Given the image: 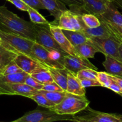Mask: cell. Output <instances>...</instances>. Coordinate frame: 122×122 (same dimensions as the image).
<instances>
[{
	"label": "cell",
	"mask_w": 122,
	"mask_h": 122,
	"mask_svg": "<svg viewBox=\"0 0 122 122\" xmlns=\"http://www.w3.org/2000/svg\"><path fill=\"white\" fill-rule=\"evenodd\" d=\"M36 27L37 24L26 21L5 6H0V29L35 42Z\"/></svg>",
	"instance_id": "obj_1"
},
{
	"label": "cell",
	"mask_w": 122,
	"mask_h": 122,
	"mask_svg": "<svg viewBox=\"0 0 122 122\" xmlns=\"http://www.w3.org/2000/svg\"><path fill=\"white\" fill-rule=\"evenodd\" d=\"M0 38L2 41V45L10 51L18 55L29 56L39 61L32 52V46L35 42L33 41L1 29H0Z\"/></svg>",
	"instance_id": "obj_2"
},
{
	"label": "cell",
	"mask_w": 122,
	"mask_h": 122,
	"mask_svg": "<svg viewBox=\"0 0 122 122\" xmlns=\"http://www.w3.org/2000/svg\"><path fill=\"white\" fill-rule=\"evenodd\" d=\"M89 104L86 96H79L67 92L60 103L49 109L62 115H75L85 110Z\"/></svg>",
	"instance_id": "obj_3"
},
{
	"label": "cell",
	"mask_w": 122,
	"mask_h": 122,
	"mask_svg": "<svg viewBox=\"0 0 122 122\" xmlns=\"http://www.w3.org/2000/svg\"><path fill=\"white\" fill-rule=\"evenodd\" d=\"M32 52L37 59L46 67L55 69H65L64 58L68 55L67 54L56 50H48L36 42L32 46Z\"/></svg>",
	"instance_id": "obj_4"
},
{
	"label": "cell",
	"mask_w": 122,
	"mask_h": 122,
	"mask_svg": "<svg viewBox=\"0 0 122 122\" xmlns=\"http://www.w3.org/2000/svg\"><path fill=\"white\" fill-rule=\"evenodd\" d=\"M74 115H62L53 111L35 110L26 113L14 122H54L70 121Z\"/></svg>",
	"instance_id": "obj_5"
},
{
	"label": "cell",
	"mask_w": 122,
	"mask_h": 122,
	"mask_svg": "<svg viewBox=\"0 0 122 122\" xmlns=\"http://www.w3.org/2000/svg\"><path fill=\"white\" fill-rule=\"evenodd\" d=\"M88 42L91 44L98 52H101L104 56L113 57L122 61L119 50L120 44L113 38H89Z\"/></svg>",
	"instance_id": "obj_6"
},
{
	"label": "cell",
	"mask_w": 122,
	"mask_h": 122,
	"mask_svg": "<svg viewBox=\"0 0 122 122\" xmlns=\"http://www.w3.org/2000/svg\"><path fill=\"white\" fill-rule=\"evenodd\" d=\"M85 114L73 116L70 122H122V116L110 113L94 110L87 107Z\"/></svg>",
	"instance_id": "obj_7"
},
{
	"label": "cell",
	"mask_w": 122,
	"mask_h": 122,
	"mask_svg": "<svg viewBox=\"0 0 122 122\" xmlns=\"http://www.w3.org/2000/svg\"><path fill=\"white\" fill-rule=\"evenodd\" d=\"M48 24L46 25L37 24V33L35 42L48 50H56L61 52L66 53L60 46L59 44L57 43L54 37L51 33Z\"/></svg>",
	"instance_id": "obj_8"
},
{
	"label": "cell",
	"mask_w": 122,
	"mask_h": 122,
	"mask_svg": "<svg viewBox=\"0 0 122 122\" xmlns=\"http://www.w3.org/2000/svg\"><path fill=\"white\" fill-rule=\"evenodd\" d=\"M57 26L62 30L81 31L85 26L82 21V15L67 10L61 15Z\"/></svg>",
	"instance_id": "obj_9"
},
{
	"label": "cell",
	"mask_w": 122,
	"mask_h": 122,
	"mask_svg": "<svg viewBox=\"0 0 122 122\" xmlns=\"http://www.w3.org/2000/svg\"><path fill=\"white\" fill-rule=\"evenodd\" d=\"M38 92V90L30 87L25 83H0V95H17L29 98Z\"/></svg>",
	"instance_id": "obj_10"
},
{
	"label": "cell",
	"mask_w": 122,
	"mask_h": 122,
	"mask_svg": "<svg viewBox=\"0 0 122 122\" xmlns=\"http://www.w3.org/2000/svg\"><path fill=\"white\" fill-rule=\"evenodd\" d=\"M64 66L66 70L76 75L79 71L83 69H92L98 70L97 68L87 58L74 57L69 55L64 57Z\"/></svg>",
	"instance_id": "obj_11"
},
{
	"label": "cell",
	"mask_w": 122,
	"mask_h": 122,
	"mask_svg": "<svg viewBox=\"0 0 122 122\" xmlns=\"http://www.w3.org/2000/svg\"><path fill=\"white\" fill-rule=\"evenodd\" d=\"M48 25L50 31L53 36L54 37L55 39L66 53H67L69 56L82 57L77 53L75 46L70 43L69 39L64 35L61 29L50 23H49Z\"/></svg>",
	"instance_id": "obj_12"
},
{
	"label": "cell",
	"mask_w": 122,
	"mask_h": 122,
	"mask_svg": "<svg viewBox=\"0 0 122 122\" xmlns=\"http://www.w3.org/2000/svg\"><path fill=\"white\" fill-rule=\"evenodd\" d=\"M14 61L24 72L29 75L33 73L39 68L46 67L39 61L23 54L17 55Z\"/></svg>",
	"instance_id": "obj_13"
},
{
	"label": "cell",
	"mask_w": 122,
	"mask_h": 122,
	"mask_svg": "<svg viewBox=\"0 0 122 122\" xmlns=\"http://www.w3.org/2000/svg\"><path fill=\"white\" fill-rule=\"evenodd\" d=\"M45 9L50 12V14L54 17V20L50 23L57 26L58 20L62 13L67 10L65 4L60 0H41Z\"/></svg>",
	"instance_id": "obj_14"
},
{
	"label": "cell",
	"mask_w": 122,
	"mask_h": 122,
	"mask_svg": "<svg viewBox=\"0 0 122 122\" xmlns=\"http://www.w3.org/2000/svg\"><path fill=\"white\" fill-rule=\"evenodd\" d=\"M97 16L101 21L122 25V14L117 9L113 1L108 4L104 13Z\"/></svg>",
	"instance_id": "obj_15"
},
{
	"label": "cell",
	"mask_w": 122,
	"mask_h": 122,
	"mask_svg": "<svg viewBox=\"0 0 122 122\" xmlns=\"http://www.w3.org/2000/svg\"><path fill=\"white\" fill-rule=\"evenodd\" d=\"M66 92L79 96H85V88L81 84V81L76 75L69 71L67 75V85Z\"/></svg>",
	"instance_id": "obj_16"
},
{
	"label": "cell",
	"mask_w": 122,
	"mask_h": 122,
	"mask_svg": "<svg viewBox=\"0 0 122 122\" xmlns=\"http://www.w3.org/2000/svg\"><path fill=\"white\" fill-rule=\"evenodd\" d=\"M101 26L95 28H88L85 26L80 32H82L88 38H113L112 32L106 26L105 23L101 21ZM114 39V38H113Z\"/></svg>",
	"instance_id": "obj_17"
},
{
	"label": "cell",
	"mask_w": 122,
	"mask_h": 122,
	"mask_svg": "<svg viewBox=\"0 0 122 122\" xmlns=\"http://www.w3.org/2000/svg\"><path fill=\"white\" fill-rule=\"evenodd\" d=\"M106 59L102 63L107 73L122 78V61L108 56H105Z\"/></svg>",
	"instance_id": "obj_18"
},
{
	"label": "cell",
	"mask_w": 122,
	"mask_h": 122,
	"mask_svg": "<svg viewBox=\"0 0 122 122\" xmlns=\"http://www.w3.org/2000/svg\"><path fill=\"white\" fill-rule=\"evenodd\" d=\"M53 78L54 81L57 83L64 91H66L67 85L68 71L66 69H60L48 67Z\"/></svg>",
	"instance_id": "obj_19"
},
{
	"label": "cell",
	"mask_w": 122,
	"mask_h": 122,
	"mask_svg": "<svg viewBox=\"0 0 122 122\" xmlns=\"http://www.w3.org/2000/svg\"><path fill=\"white\" fill-rule=\"evenodd\" d=\"M64 35L67 37L69 41L74 46L81 44L87 43L89 38L80 31H72L67 30H62Z\"/></svg>",
	"instance_id": "obj_20"
},
{
	"label": "cell",
	"mask_w": 122,
	"mask_h": 122,
	"mask_svg": "<svg viewBox=\"0 0 122 122\" xmlns=\"http://www.w3.org/2000/svg\"><path fill=\"white\" fill-rule=\"evenodd\" d=\"M30 75L35 79L39 83L43 85L54 82L51 73L48 69V67H42L39 68L35 72Z\"/></svg>",
	"instance_id": "obj_21"
},
{
	"label": "cell",
	"mask_w": 122,
	"mask_h": 122,
	"mask_svg": "<svg viewBox=\"0 0 122 122\" xmlns=\"http://www.w3.org/2000/svg\"><path fill=\"white\" fill-rule=\"evenodd\" d=\"M77 53L82 57L87 58H94L97 52H98V50L89 42L85 43L75 46Z\"/></svg>",
	"instance_id": "obj_22"
},
{
	"label": "cell",
	"mask_w": 122,
	"mask_h": 122,
	"mask_svg": "<svg viewBox=\"0 0 122 122\" xmlns=\"http://www.w3.org/2000/svg\"><path fill=\"white\" fill-rule=\"evenodd\" d=\"M29 75V74L23 71L5 76H0V83H25V80Z\"/></svg>",
	"instance_id": "obj_23"
},
{
	"label": "cell",
	"mask_w": 122,
	"mask_h": 122,
	"mask_svg": "<svg viewBox=\"0 0 122 122\" xmlns=\"http://www.w3.org/2000/svg\"><path fill=\"white\" fill-rule=\"evenodd\" d=\"M17 55L3 45H0V67L2 69L8 63L14 60Z\"/></svg>",
	"instance_id": "obj_24"
},
{
	"label": "cell",
	"mask_w": 122,
	"mask_h": 122,
	"mask_svg": "<svg viewBox=\"0 0 122 122\" xmlns=\"http://www.w3.org/2000/svg\"><path fill=\"white\" fill-rule=\"evenodd\" d=\"M38 92L43 94L48 100L56 105L60 103L67 94L66 91H47L42 89L38 91Z\"/></svg>",
	"instance_id": "obj_25"
},
{
	"label": "cell",
	"mask_w": 122,
	"mask_h": 122,
	"mask_svg": "<svg viewBox=\"0 0 122 122\" xmlns=\"http://www.w3.org/2000/svg\"><path fill=\"white\" fill-rule=\"evenodd\" d=\"M82 19L85 26L88 28H95L101 25V21L98 17L90 13L82 14Z\"/></svg>",
	"instance_id": "obj_26"
},
{
	"label": "cell",
	"mask_w": 122,
	"mask_h": 122,
	"mask_svg": "<svg viewBox=\"0 0 122 122\" xmlns=\"http://www.w3.org/2000/svg\"><path fill=\"white\" fill-rule=\"evenodd\" d=\"M27 12L29 15L30 21L33 23L38 25H46L49 23V21L46 20V19L36 10L29 7Z\"/></svg>",
	"instance_id": "obj_27"
},
{
	"label": "cell",
	"mask_w": 122,
	"mask_h": 122,
	"mask_svg": "<svg viewBox=\"0 0 122 122\" xmlns=\"http://www.w3.org/2000/svg\"><path fill=\"white\" fill-rule=\"evenodd\" d=\"M29 98L32 99L33 101H35L39 106L48 108V109H50L54 106H56V104H54L53 102H51L50 100H48L43 94L39 92L31 95L29 97Z\"/></svg>",
	"instance_id": "obj_28"
},
{
	"label": "cell",
	"mask_w": 122,
	"mask_h": 122,
	"mask_svg": "<svg viewBox=\"0 0 122 122\" xmlns=\"http://www.w3.org/2000/svg\"><path fill=\"white\" fill-rule=\"evenodd\" d=\"M23 71L18 66L16 63L13 60L1 69L0 71V76H5V75L23 72Z\"/></svg>",
	"instance_id": "obj_29"
},
{
	"label": "cell",
	"mask_w": 122,
	"mask_h": 122,
	"mask_svg": "<svg viewBox=\"0 0 122 122\" xmlns=\"http://www.w3.org/2000/svg\"><path fill=\"white\" fill-rule=\"evenodd\" d=\"M98 71L92 69H86L79 71L76 75L79 80L95 79L97 80Z\"/></svg>",
	"instance_id": "obj_30"
},
{
	"label": "cell",
	"mask_w": 122,
	"mask_h": 122,
	"mask_svg": "<svg viewBox=\"0 0 122 122\" xmlns=\"http://www.w3.org/2000/svg\"><path fill=\"white\" fill-rule=\"evenodd\" d=\"M101 21V20H100ZM105 23L108 29L111 31L113 37L115 40L117 41L119 38H122V25H116L112 23L107 22V21H101Z\"/></svg>",
	"instance_id": "obj_31"
},
{
	"label": "cell",
	"mask_w": 122,
	"mask_h": 122,
	"mask_svg": "<svg viewBox=\"0 0 122 122\" xmlns=\"http://www.w3.org/2000/svg\"><path fill=\"white\" fill-rule=\"evenodd\" d=\"M97 80L102 84V86L107 88H108L112 82L110 75L104 71H98Z\"/></svg>",
	"instance_id": "obj_32"
},
{
	"label": "cell",
	"mask_w": 122,
	"mask_h": 122,
	"mask_svg": "<svg viewBox=\"0 0 122 122\" xmlns=\"http://www.w3.org/2000/svg\"><path fill=\"white\" fill-rule=\"evenodd\" d=\"M25 83L26 85H27L30 86V87H32V88H35V89H37L38 91L42 89V88L44 87V85L39 83L38 81H37L35 79L33 78L30 75L26 77V80H25Z\"/></svg>",
	"instance_id": "obj_33"
},
{
	"label": "cell",
	"mask_w": 122,
	"mask_h": 122,
	"mask_svg": "<svg viewBox=\"0 0 122 122\" xmlns=\"http://www.w3.org/2000/svg\"><path fill=\"white\" fill-rule=\"evenodd\" d=\"M29 7L33 8L36 10L45 9V6L42 2L41 0H22Z\"/></svg>",
	"instance_id": "obj_34"
},
{
	"label": "cell",
	"mask_w": 122,
	"mask_h": 122,
	"mask_svg": "<svg viewBox=\"0 0 122 122\" xmlns=\"http://www.w3.org/2000/svg\"><path fill=\"white\" fill-rule=\"evenodd\" d=\"M42 90L47 91H65L55 82L44 85V87L42 88Z\"/></svg>",
	"instance_id": "obj_35"
},
{
	"label": "cell",
	"mask_w": 122,
	"mask_h": 122,
	"mask_svg": "<svg viewBox=\"0 0 122 122\" xmlns=\"http://www.w3.org/2000/svg\"><path fill=\"white\" fill-rule=\"evenodd\" d=\"M81 84L85 88L91 86H102V84L98 80L82 79L80 80Z\"/></svg>",
	"instance_id": "obj_36"
},
{
	"label": "cell",
	"mask_w": 122,
	"mask_h": 122,
	"mask_svg": "<svg viewBox=\"0 0 122 122\" xmlns=\"http://www.w3.org/2000/svg\"><path fill=\"white\" fill-rule=\"evenodd\" d=\"M9 2L13 4L17 8L21 11H27L29 6L22 0H8Z\"/></svg>",
	"instance_id": "obj_37"
},
{
	"label": "cell",
	"mask_w": 122,
	"mask_h": 122,
	"mask_svg": "<svg viewBox=\"0 0 122 122\" xmlns=\"http://www.w3.org/2000/svg\"><path fill=\"white\" fill-rule=\"evenodd\" d=\"M65 4L67 5L69 7L71 6H79L82 7L83 5V0H60Z\"/></svg>",
	"instance_id": "obj_38"
},
{
	"label": "cell",
	"mask_w": 122,
	"mask_h": 122,
	"mask_svg": "<svg viewBox=\"0 0 122 122\" xmlns=\"http://www.w3.org/2000/svg\"><path fill=\"white\" fill-rule=\"evenodd\" d=\"M111 78H112V77H111ZM108 89H111V90L117 93V94H119L120 95L122 94V89L120 88V87L119 86V85L117 83V82H116V81H114L113 79H112L110 85L109 87H108Z\"/></svg>",
	"instance_id": "obj_39"
},
{
	"label": "cell",
	"mask_w": 122,
	"mask_h": 122,
	"mask_svg": "<svg viewBox=\"0 0 122 122\" xmlns=\"http://www.w3.org/2000/svg\"><path fill=\"white\" fill-rule=\"evenodd\" d=\"M110 76L111 77H112V79H113L114 81H116V82H117V83L119 85V86H120V88L122 89V78L117 77V76H113V75H110Z\"/></svg>",
	"instance_id": "obj_40"
},
{
	"label": "cell",
	"mask_w": 122,
	"mask_h": 122,
	"mask_svg": "<svg viewBox=\"0 0 122 122\" xmlns=\"http://www.w3.org/2000/svg\"><path fill=\"white\" fill-rule=\"evenodd\" d=\"M97 0H83V4H84L83 7H87V6L91 5L93 4Z\"/></svg>",
	"instance_id": "obj_41"
},
{
	"label": "cell",
	"mask_w": 122,
	"mask_h": 122,
	"mask_svg": "<svg viewBox=\"0 0 122 122\" xmlns=\"http://www.w3.org/2000/svg\"><path fill=\"white\" fill-rule=\"evenodd\" d=\"M113 3L122 9V0H112Z\"/></svg>",
	"instance_id": "obj_42"
},
{
	"label": "cell",
	"mask_w": 122,
	"mask_h": 122,
	"mask_svg": "<svg viewBox=\"0 0 122 122\" xmlns=\"http://www.w3.org/2000/svg\"><path fill=\"white\" fill-rule=\"evenodd\" d=\"M119 52H120V57H121L122 60V45L120 44V46H119Z\"/></svg>",
	"instance_id": "obj_43"
},
{
	"label": "cell",
	"mask_w": 122,
	"mask_h": 122,
	"mask_svg": "<svg viewBox=\"0 0 122 122\" xmlns=\"http://www.w3.org/2000/svg\"><path fill=\"white\" fill-rule=\"evenodd\" d=\"M117 42L119 43V44L122 45V38H119V39L117 40Z\"/></svg>",
	"instance_id": "obj_44"
},
{
	"label": "cell",
	"mask_w": 122,
	"mask_h": 122,
	"mask_svg": "<svg viewBox=\"0 0 122 122\" xmlns=\"http://www.w3.org/2000/svg\"><path fill=\"white\" fill-rule=\"evenodd\" d=\"M2 39H1V38H0V45H2Z\"/></svg>",
	"instance_id": "obj_45"
},
{
	"label": "cell",
	"mask_w": 122,
	"mask_h": 122,
	"mask_svg": "<svg viewBox=\"0 0 122 122\" xmlns=\"http://www.w3.org/2000/svg\"><path fill=\"white\" fill-rule=\"evenodd\" d=\"M1 69H1V67H0V71H1Z\"/></svg>",
	"instance_id": "obj_46"
},
{
	"label": "cell",
	"mask_w": 122,
	"mask_h": 122,
	"mask_svg": "<svg viewBox=\"0 0 122 122\" xmlns=\"http://www.w3.org/2000/svg\"></svg>",
	"instance_id": "obj_47"
},
{
	"label": "cell",
	"mask_w": 122,
	"mask_h": 122,
	"mask_svg": "<svg viewBox=\"0 0 122 122\" xmlns=\"http://www.w3.org/2000/svg\"><path fill=\"white\" fill-rule=\"evenodd\" d=\"M7 1H8V0H7Z\"/></svg>",
	"instance_id": "obj_48"
}]
</instances>
